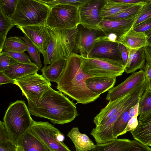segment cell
Returning <instances> with one entry per match:
<instances>
[{
	"label": "cell",
	"instance_id": "1",
	"mask_svg": "<svg viewBox=\"0 0 151 151\" xmlns=\"http://www.w3.org/2000/svg\"><path fill=\"white\" fill-rule=\"evenodd\" d=\"M93 76L82 70L79 55L73 52L66 58L64 70L57 82V88L77 103L86 104L95 101L100 95L90 91L87 79Z\"/></svg>",
	"mask_w": 151,
	"mask_h": 151
},
{
	"label": "cell",
	"instance_id": "2",
	"mask_svg": "<svg viewBox=\"0 0 151 151\" xmlns=\"http://www.w3.org/2000/svg\"><path fill=\"white\" fill-rule=\"evenodd\" d=\"M31 114L63 125L73 121L79 115L75 104L59 91L50 87L39 100L28 104Z\"/></svg>",
	"mask_w": 151,
	"mask_h": 151
},
{
	"label": "cell",
	"instance_id": "3",
	"mask_svg": "<svg viewBox=\"0 0 151 151\" xmlns=\"http://www.w3.org/2000/svg\"><path fill=\"white\" fill-rule=\"evenodd\" d=\"M50 40L46 51L42 55L45 65L61 58H67L73 52L77 32V27L58 29L47 27Z\"/></svg>",
	"mask_w": 151,
	"mask_h": 151
},
{
	"label": "cell",
	"instance_id": "4",
	"mask_svg": "<svg viewBox=\"0 0 151 151\" xmlns=\"http://www.w3.org/2000/svg\"><path fill=\"white\" fill-rule=\"evenodd\" d=\"M30 114L25 102L22 100L11 104L6 112L3 123L11 140L16 145L31 127L33 120Z\"/></svg>",
	"mask_w": 151,
	"mask_h": 151
},
{
	"label": "cell",
	"instance_id": "5",
	"mask_svg": "<svg viewBox=\"0 0 151 151\" xmlns=\"http://www.w3.org/2000/svg\"><path fill=\"white\" fill-rule=\"evenodd\" d=\"M51 8L41 0H18L9 17L17 27L45 23Z\"/></svg>",
	"mask_w": 151,
	"mask_h": 151
},
{
	"label": "cell",
	"instance_id": "6",
	"mask_svg": "<svg viewBox=\"0 0 151 151\" xmlns=\"http://www.w3.org/2000/svg\"><path fill=\"white\" fill-rule=\"evenodd\" d=\"M81 66L85 73L95 76L116 78L122 75L124 67L122 63L108 59L84 57L79 55Z\"/></svg>",
	"mask_w": 151,
	"mask_h": 151
},
{
	"label": "cell",
	"instance_id": "7",
	"mask_svg": "<svg viewBox=\"0 0 151 151\" xmlns=\"http://www.w3.org/2000/svg\"><path fill=\"white\" fill-rule=\"evenodd\" d=\"M78 8L58 4L52 7L45 22L49 27L58 29H70L79 24Z\"/></svg>",
	"mask_w": 151,
	"mask_h": 151
},
{
	"label": "cell",
	"instance_id": "8",
	"mask_svg": "<svg viewBox=\"0 0 151 151\" xmlns=\"http://www.w3.org/2000/svg\"><path fill=\"white\" fill-rule=\"evenodd\" d=\"M30 130L52 151H71L63 142V135L48 122L33 120Z\"/></svg>",
	"mask_w": 151,
	"mask_h": 151
},
{
	"label": "cell",
	"instance_id": "9",
	"mask_svg": "<svg viewBox=\"0 0 151 151\" xmlns=\"http://www.w3.org/2000/svg\"><path fill=\"white\" fill-rule=\"evenodd\" d=\"M27 98L28 104L37 102L51 86V83L42 75L35 73L15 80Z\"/></svg>",
	"mask_w": 151,
	"mask_h": 151
},
{
	"label": "cell",
	"instance_id": "10",
	"mask_svg": "<svg viewBox=\"0 0 151 151\" xmlns=\"http://www.w3.org/2000/svg\"><path fill=\"white\" fill-rule=\"evenodd\" d=\"M140 97L138 92H133L128 101L116 114L103 124L96 127L92 129L90 134L94 138L96 145L104 143L115 139L112 135V129L114 123L120 114L127 109L138 103Z\"/></svg>",
	"mask_w": 151,
	"mask_h": 151
},
{
	"label": "cell",
	"instance_id": "11",
	"mask_svg": "<svg viewBox=\"0 0 151 151\" xmlns=\"http://www.w3.org/2000/svg\"><path fill=\"white\" fill-rule=\"evenodd\" d=\"M105 0H88L78 8L79 24L89 29L101 30L99 24L103 19L99 10Z\"/></svg>",
	"mask_w": 151,
	"mask_h": 151
},
{
	"label": "cell",
	"instance_id": "12",
	"mask_svg": "<svg viewBox=\"0 0 151 151\" xmlns=\"http://www.w3.org/2000/svg\"><path fill=\"white\" fill-rule=\"evenodd\" d=\"M77 32L73 53L86 57L97 40L106 36L101 30L89 29L80 24L77 27Z\"/></svg>",
	"mask_w": 151,
	"mask_h": 151
},
{
	"label": "cell",
	"instance_id": "13",
	"mask_svg": "<svg viewBox=\"0 0 151 151\" xmlns=\"http://www.w3.org/2000/svg\"><path fill=\"white\" fill-rule=\"evenodd\" d=\"M86 57L108 59L123 64L118 43L110 40L107 36L96 40Z\"/></svg>",
	"mask_w": 151,
	"mask_h": 151
},
{
	"label": "cell",
	"instance_id": "14",
	"mask_svg": "<svg viewBox=\"0 0 151 151\" xmlns=\"http://www.w3.org/2000/svg\"><path fill=\"white\" fill-rule=\"evenodd\" d=\"M145 79L143 70L132 73L122 83L110 89L106 99L111 102L123 97L140 85Z\"/></svg>",
	"mask_w": 151,
	"mask_h": 151
},
{
	"label": "cell",
	"instance_id": "15",
	"mask_svg": "<svg viewBox=\"0 0 151 151\" xmlns=\"http://www.w3.org/2000/svg\"><path fill=\"white\" fill-rule=\"evenodd\" d=\"M17 27L20 29L37 47L40 54H42L46 51L50 37L48 29L45 24Z\"/></svg>",
	"mask_w": 151,
	"mask_h": 151
},
{
	"label": "cell",
	"instance_id": "16",
	"mask_svg": "<svg viewBox=\"0 0 151 151\" xmlns=\"http://www.w3.org/2000/svg\"><path fill=\"white\" fill-rule=\"evenodd\" d=\"M135 17L116 20L103 19L99 26L106 36L114 35L117 39L132 27Z\"/></svg>",
	"mask_w": 151,
	"mask_h": 151
},
{
	"label": "cell",
	"instance_id": "17",
	"mask_svg": "<svg viewBox=\"0 0 151 151\" xmlns=\"http://www.w3.org/2000/svg\"><path fill=\"white\" fill-rule=\"evenodd\" d=\"M133 90L122 97L109 102L94 118L93 122L96 127L99 126L105 123L124 105L131 97Z\"/></svg>",
	"mask_w": 151,
	"mask_h": 151
},
{
	"label": "cell",
	"instance_id": "18",
	"mask_svg": "<svg viewBox=\"0 0 151 151\" xmlns=\"http://www.w3.org/2000/svg\"><path fill=\"white\" fill-rule=\"evenodd\" d=\"M136 127L130 131L134 138L145 144L151 141V109L139 115Z\"/></svg>",
	"mask_w": 151,
	"mask_h": 151
},
{
	"label": "cell",
	"instance_id": "19",
	"mask_svg": "<svg viewBox=\"0 0 151 151\" xmlns=\"http://www.w3.org/2000/svg\"><path fill=\"white\" fill-rule=\"evenodd\" d=\"M146 35L134 31L132 27L128 31L119 37L115 41L129 49H137L149 45Z\"/></svg>",
	"mask_w": 151,
	"mask_h": 151
},
{
	"label": "cell",
	"instance_id": "20",
	"mask_svg": "<svg viewBox=\"0 0 151 151\" xmlns=\"http://www.w3.org/2000/svg\"><path fill=\"white\" fill-rule=\"evenodd\" d=\"M128 49V60L124 68L127 73H133L138 69H144L146 59L143 47L137 49Z\"/></svg>",
	"mask_w": 151,
	"mask_h": 151
},
{
	"label": "cell",
	"instance_id": "21",
	"mask_svg": "<svg viewBox=\"0 0 151 151\" xmlns=\"http://www.w3.org/2000/svg\"><path fill=\"white\" fill-rule=\"evenodd\" d=\"M116 78L93 76L88 78L86 85L91 91L101 95L114 87Z\"/></svg>",
	"mask_w": 151,
	"mask_h": 151
},
{
	"label": "cell",
	"instance_id": "22",
	"mask_svg": "<svg viewBox=\"0 0 151 151\" xmlns=\"http://www.w3.org/2000/svg\"><path fill=\"white\" fill-rule=\"evenodd\" d=\"M17 145L24 151H52L29 129L18 140Z\"/></svg>",
	"mask_w": 151,
	"mask_h": 151
},
{
	"label": "cell",
	"instance_id": "23",
	"mask_svg": "<svg viewBox=\"0 0 151 151\" xmlns=\"http://www.w3.org/2000/svg\"><path fill=\"white\" fill-rule=\"evenodd\" d=\"M39 70L34 62L30 64L18 63L3 72L11 79L16 80L29 74L37 73Z\"/></svg>",
	"mask_w": 151,
	"mask_h": 151
},
{
	"label": "cell",
	"instance_id": "24",
	"mask_svg": "<svg viewBox=\"0 0 151 151\" xmlns=\"http://www.w3.org/2000/svg\"><path fill=\"white\" fill-rule=\"evenodd\" d=\"M67 136L73 143L76 151L91 150L96 146L86 134L80 132L77 127L73 128Z\"/></svg>",
	"mask_w": 151,
	"mask_h": 151
},
{
	"label": "cell",
	"instance_id": "25",
	"mask_svg": "<svg viewBox=\"0 0 151 151\" xmlns=\"http://www.w3.org/2000/svg\"><path fill=\"white\" fill-rule=\"evenodd\" d=\"M66 58L57 60L49 65H45L40 71L44 76L49 81L57 83L64 68Z\"/></svg>",
	"mask_w": 151,
	"mask_h": 151
},
{
	"label": "cell",
	"instance_id": "26",
	"mask_svg": "<svg viewBox=\"0 0 151 151\" xmlns=\"http://www.w3.org/2000/svg\"><path fill=\"white\" fill-rule=\"evenodd\" d=\"M132 140L128 139H116L106 143L96 145L91 151H129Z\"/></svg>",
	"mask_w": 151,
	"mask_h": 151
},
{
	"label": "cell",
	"instance_id": "27",
	"mask_svg": "<svg viewBox=\"0 0 151 151\" xmlns=\"http://www.w3.org/2000/svg\"><path fill=\"white\" fill-rule=\"evenodd\" d=\"M133 5L120 3L115 0H105L99 10V14L103 19L117 14Z\"/></svg>",
	"mask_w": 151,
	"mask_h": 151
},
{
	"label": "cell",
	"instance_id": "28",
	"mask_svg": "<svg viewBox=\"0 0 151 151\" xmlns=\"http://www.w3.org/2000/svg\"><path fill=\"white\" fill-rule=\"evenodd\" d=\"M132 107L127 108L123 111L114 123L112 131L114 139H117L119 136L123 135L131 119L129 115V111Z\"/></svg>",
	"mask_w": 151,
	"mask_h": 151
},
{
	"label": "cell",
	"instance_id": "29",
	"mask_svg": "<svg viewBox=\"0 0 151 151\" xmlns=\"http://www.w3.org/2000/svg\"><path fill=\"white\" fill-rule=\"evenodd\" d=\"M26 42L19 37H10L6 38L2 50L15 52H24L27 50Z\"/></svg>",
	"mask_w": 151,
	"mask_h": 151
},
{
	"label": "cell",
	"instance_id": "30",
	"mask_svg": "<svg viewBox=\"0 0 151 151\" xmlns=\"http://www.w3.org/2000/svg\"><path fill=\"white\" fill-rule=\"evenodd\" d=\"M14 26L9 17L0 10V53L2 51L8 32Z\"/></svg>",
	"mask_w": 151,
	"mask_h": 151
},
{
	"label": "cell",
	"instance_id": "31",
	"mask_svg": "<svg viewBox=\"0 0 151 151\" xmlns=\"http://www.w3.org/2000/svg\"><path fill=\"white\" fill-rule=\"evenodd\" d=\"M147 1V0H143L142 2L130 6L124 11L117 14L103 19L116 20L128 19L135 17L138 14L143 6Z\"/></svg>",
	"mask_w": 151,
	"mask_h": 151
},
{
	"label": "cell",
	"instance_id": "32",
	"mask_svg": "<svg viewBox=\"0 0 151 151\" xmlns=\"http://www.w3.org/2000/svg\"><path fill=\"white\" fill-rule=\"evenodd\" d=\"M26 43L27 46V51L31 58L40 70L42 68L39 52L37 47L24 34L23 37H20Z\"/></svg>",
	"mask_w": 151,
	"mask_h": 151
},
{
	"label": "cell",
	"instance_id": "33",
	"mask_svg": "<svg viewBox=\"0 0 151 151\" xmlns=\"http://www.w3.org/2000/svg\"><path fill=\"white\" fill-rule=\"evenodd\" d=\"M139 115L151 109V89L148 85L141 96L138 103Z\"/></svg>",
	"mask_w": 151,
	"mask_h": 151
},
{
	"label": "cell",
	"instance_id": "34",
	"mask_svg": "<svg viewBox=\"0 0 151 151\" xmlns=\"http://www.w3.org/2000/svg\"><path fill=\"white\" fill-rule=\"evenodd\" d=\"M151 17V0H147L139 13L136 17L132 27L134 28Z\"/></svg>",
	"mask_w": 151,
	"mask_h": 151
},
{
	"label": "cell",
	"instance_id": "35",
	"mask_svg": "<svg viewBox=\"0 0 151 151\" xmlns=\"http://www.w3.org/2000/svg\"><path fill=\"white\" fill-rule=\"evenodd\" d=\"M41 0L51 8L53 6L58 4H67L79 8L86 2L88 0Z\"/></svg>",
	"mask_w": 151,
	"mask_h": 151
},
{
	"label": "cell",
	"instance_id": "36",
	"mask_svg": "<svg viewBox=\"0 0 151 151\" xmlns=\"http://www.w3.org/2000/svg\"><path fill=\"white\" fill-rule=\"evenodd\" d=\"M18 0H0V10L9 17L14 12Z\"/></svg>",
	"mask_w": 151,
	"mask_h": 151
},
{
	"label": "cell",
	"instance_id": "37",
	"mask_svg": "<svg viewBox=\"0 0 151 151\" xmlns=\"http://www.w3.org/2000/svg\"><path fill=\"white\" fill-rule=\"evenodd\" d=\"M1 53L11 56L18 63L30 64L32 63L29 57L24 52H15L2 50Z\"/></svg>",
	"mask_w": 151,
	"mask_h": 151
},
{
	"label": "cell",
	"instance_id": "38",
	"mask_svg": "<svg viewBox=\"0 0 151 151\" xmlns=\"http://www.w3.org/2000/svg\"><path fill=\"white\" fill-rule=\"evenodd\" d=\"M18 63L11 56L0 53V71L3 72L11 66Z\"/></svg>",
	"mask_w": 151,
	"mask_h": 151
},
{
	"label": "cell",
	"instance_id": "39",
	"mask_svg": "<svg viewBox=\"0 0 151 151\" xmlns=\"http://www.w3.org/2000/svg\"><path fill=\"white\" fill-rule=\"evenodd\" d=\"M132 142L129 151H151V148L140 141L135 139Z\"/></svg>",
	"mask_w": 151,
	"mask_h": 151
},
{
	"label": "cell",
	"instance_id": "40",
	"mask_svg": "<svg viewBox=\"0 0 151 151\" xmlns=\"http://www.w3.org/2000/svg\"><path fill=\"white\" fill-rule=\"evenodd\" d=\"M133 28L136 32L146 34L151 30V17Z\"/></svg>",
	"mask_w": 151,
	"mask_h": 151
},
{
	"label": "cell",
	"instance_id": "41",
	"mask_svg": "<svg viewBox=\"0 0 151 151\" xmlns=\"http://www.w3.org/2000/svg\"><path fill=\"white\" fill-rule=\"evenodd\" d=\"M17 147L11 140L0 142V151H17Z\"/></svg>",
	"mask_w": 151,
	"mask_h": 151
},
{
	"label": "cell",
	"instance_id": "42",
	"mask_svg": "<svg viewBox=\"0 0 151 151\" xmlns=\"http://www.w3.org/2000/svg\"><path fill=\"white\" fill-rule=\"evenodd\" d=\"M118 47L123 64L125 67L128 58V49L123 45L119 43H118Z\"/></svg>",
	"mask_w": 151,
	"mask_h": 151
},
{
	"label": "cell",
	"instance_id": "43",
	"mask_svg": "<svg viewBox=\"0 0 151 151\" xmlns=\"http://www.w3.org/2000/svg\"><path fill=\"white\" fill-rule=\"evenodd\" d=\"M11 140L3 122H0V142Z\"/></svg>",
	"mask_w": 151,
	"mask_h": 151
},
{
	"label": "cell",
	"instance_id": "44",
	"mask_svg": "<svg viewBox=\"0 0 151 151\" xmlns=\"http://www.w3.org/2000/svg\"><path fill=\"white\" fill-rule=\"evenodd\" d=\"M138 124L137 117H133L129 121L127 126L123 134L126 133L128 131H131L135 129L137 126Z\"/></svg>",
	"mask_w": 151,
	"mask_h": 151
},
{
	"label": "cell",
	"instance_id": "45",
	"mask_svg": "<svg viewBox=\"0 0 151 151\" xmlns=\"http://www.w3.org/2000/svg\"><path fill=\"white\" fill-rule=\"evenodd\" d=\"M7 83H12L16 84V82L14 80L10 78L3 72L0 71V85Z\"/></svg>",
	"mask_w": 151,
	"mask_h": 151
},
{
	"label": "cell",
	"instance_id": "46",
	"mask_svg": "<svg viewBox=\"0 0 151 151\" xmlns=\"http://www.w3.org/2000/svg\"><path fill=\"white\" fill-rule=\"evenodd\" d=\"M145 54L146 62L151 65V46L143 47Z\"/></svg>",
	"mask_w": 151,
	"mask_h": 151
},
{
	"label": "cell",
	"instance_id": "47",
	"mask_svg": "<svg viewBox=\"0 0 151 151\" xmlns=\"http://www.w3.org/2000/svg\"><path fill=\"white\" fill-rule=\"evenodd\" d=\"M138 103L132 106L130 109L129 115L131 119L133 117H137L139 116Z\"/></svg>",
	"mask_w": 151,
	"mask_h": 151
},
{
	"label": "cell",
	"instance_id": "48",
	"mask_svg": "<svg viewBox=\"0 0 151 151\" xmlns=\"http://www.w3.org/2000/svg\"><path fill=\"white\" fill-rule=\"evenodd\" d=\"M144 69L146 78L151 80V65L146 62Z\"/></svg>",
	"mask_w": 151,
	"mask_h": 151
},
{
	"label": "cell",
	"instance_id": "49",
	"mask_svg": "<svg viewBox=\"0 0 151 151\" xmlns=\"http://www.w3.org/2000/svg\"><path fill=\"white\" fill-rule=\"evenodd\" d=\"M116 1L120 3L129 4H138L143 0H115Z\"/></svg>",
	"mask_w": 151,
	"mask_h": 151
},
{
	"label": "cell",
	"instance_id": "50",
	"mask_svg": "<svg viewBox=\"0 0 151 151\" xmlns=\"http://www.w3.org/2000/svg\"><path fill=\"white\" fill-rule=\"evenodd\" d=\"M145 34L147 37V41L149 44V45L151 46V30L146 33Z\"/></svg>",
	"mask_w": 151,
	"mask_h": 151
},
{
	"label": "cell",
	"instance_id": "51",
	"mask_svg": "<svg viewBox=\"0 0 151 151\" xmlns=\"http://www.w3.org/2000/svg\"><path fill=\"white\" fill-rule=\"evenodd\" d=\"M17 151H24L22 148L20 146L17 145Z\"/></svg>",
	"mask_w": 151,
	"mask_h": 151
},
{
	"label": "cell",
	"instance_id": "52",
	"mask_svg": "<svg viewBox=\"0 0 151 151\" xmlns=\"http://www.w3.org/2000/svg\"><path fill=\"white\" fill-rule=\"evenodd\" d=\"M148 81L149 86L151 89V80H148Z\"/></svg>",
	"mask_w": 151,
	"mask_h": 151
},
{
	"label": "cell",
	"instance_id": "53",
	"mask_svg": "<svg viewBox=\"0 0 151 151\" xmlns=\"http://www.w3.org/2000/svg\"><path fill=\"white\" fill-rule=\"evenodd\" d=\"M147 145L148 146H151V141H150L149 142H148Z\"/></svg>",
	"mask_w": 151,
	"mask_h": 151
}]
</instances>
